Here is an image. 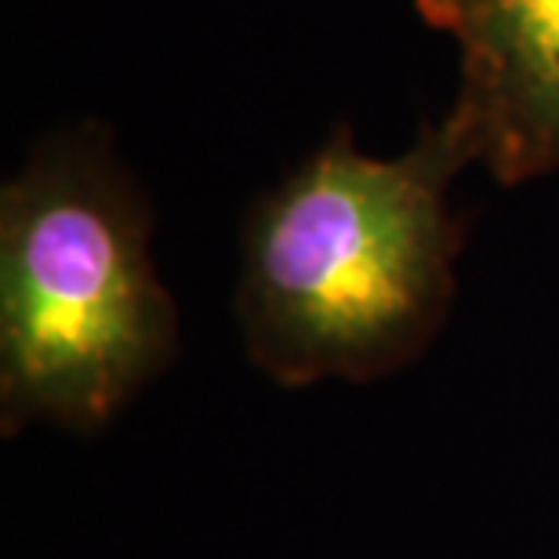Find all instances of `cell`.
Instances as JSON below:
<instances>
[{
    "label": "cell",
    "mask_w": 559,
    "mask_h": 559,
    "mask_svg": "<svg viewBox=\"0 0 559 559\" xmlns=\"http://www.w3.org/2000/svg\"><path fill=\"white\" fill-rule=\"evenodd\" d=\"M457 48L451 114L498 186L559 171V0H411Z\"/></svg>",
    "instance_id": "cell-3"
},
{
    "label": "cell",
    "mask_w": 559,
    "mask_h": 559,
    "mask_svg": "<svg viewBox=\"0 0 559 559\" xmlns=\"http://www.w3.org/2000/svg\"><path fill=\"white\" fill-rule=\"evenodd\" d=\"M175 356L150 200L109 128H66L0 189V429L98 432Z\"/></svg>",
    "instance_id": "cell-2"
},
{
    "label": "cell",
    "mask_w": 559,
    "mask_h": 559,
    "mask_svg": "<svg viewBox=\"0 0 559 559\" xmlns=\"http://www.w3.org/2000/svg\"><path fill=\"white\" fill-rule=\"evenodd\" d=\"M473 164L451 114L400 156L334 128L243 218L233 309L248 360L280 389H309L378 382L425 356L457 298L451 186Z\"/></svg>",
    "instance_id": "cell-1"
}]
</instances>
